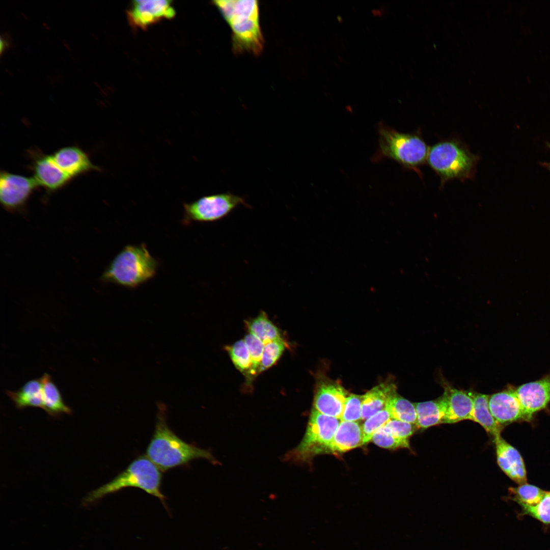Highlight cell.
<instances>
[{
    "instance_id": "30bf717a",
    "label": "cell",
    "mask_w": 550,
    "mask_h": 550,
    "mask_svg": "<svg viewBox=\"0 0 550 550\" xmlns=\"http://www.w3.org/2000/svg\"><path fill=\"white\" fill-rule=\"evenodd\" d=\"M176 14L172 1L141 0L133 1L127 15L130 24L145 30L164 19H172Z\"/></svg>"
},
{
    "instance_id": "2e32d148",
    "label": "cell",
    "mask_w": 550,
    "mask_h": 550,
    "mask_svg": "<svg viewBox=\"0 0 550 550\" xmlns=\"http://www.w3.org/2000/svg\"><path fill=\"white\" fill-rule=\"evenodd\" d=\"M496 445L497 462L501 470L512 480L526 483L527 474L523 459L519 452L501 436L493 439Z\"/></svg>"
},
{
    "instance_id": "7402d4cb",
    "label": "cell",
    "mask_w": 550,
    "mask_h": 550,
    "mask_svg": "<svg viewBox=\"0 0 550 550\" xmlns=\"http://www.w3.org/2000/svg\"><path fill=\"white\" fill-rule=\"evenodd\" d=\"M6 393L18 409L26 407L43 408L42 384L40 378L31 380L17 391H7Z\"/></svg>"
},
{
    "instance_id": "83f0119b",
    "label": "cell",
    "mask_w": 550,
    "mask_h": 550,
    "mask_svg": "<svg viewBox=\"0 0 550 550\" xmlns=\"http://www.w3.org/2000/svg\"><path fill=\"white\" fill-rule=\"evenodd\" d=\"M287 346V343L283 338L265 343L259 373L274 365L281 358Z\"/></svg>"
},
{
    "instance_id": "7c38bea8",
    "label": "cell",
    "mask_w": 550,
    "mask_h": 550,
    "mask_svg": "<svg viewBox=\"0 0 550 550\" xmlns=\"http://www.w3.org/2000/svg\"><path fill=\"white\" fill-rule=\"evenodd\" d=\"M515 391L530 421L533 414L544 408L550 402V374L539 380L520 386Z\"/></svg>"
},
{
    "instance_id": "5b68a950",
    "label": "cell",
    "mask_w": 550,
    "mask_h": 550,
    "mask_svg": "<svg viewBox=\"0 0 550 550\" xmlns=\"http://www.w3.org/2000/svg\"><path fill=\"white\" fill-rule=\"evenodd\" d=\"M378 132V148L373 158L375 161L391 159L417 171L427 160L429 148L419 134L401 132L382 123L379 125Z\"/></svg>"
},
{
    "instance_id": "ac0fdd59",
    "label": "cell",
    "mask_w": 550,
    "mask_h": 550,
    "mask_svg": "<svg viewBox=\"0 0 550 550\" xmlns=\"http://www.w3.org/2000/svg\"><path fill=\"white\" fill-rule=\"evenodd\" d=\"M364 436L358 421H341L329 444L328 453L338 455L363 445Z\"/></svg>"
},
{
    "instance_id": "9a60e30c",
    "label": "cell",
    "mask_w": 550,
    "mask_h": 550,
    "mask_svg": "<svg viewBox=\"0 0 550 550\" xmlns=\"http://www.w3.org/2000/svg\"><path fill=\"white\" fill-rule=\"evenodd\" d=\"M51 156L57 165L72 179L90 171L99 170L91 161L88 155L78 147L61 148Z\"/></svg>"
},
{
    "instance_id": "6da1fadb",
    "label": "cell",
    "mask_w": 550,
    "mask_h": 550,
    "mask_svg": "<svg viewBox=\"0 0 550 550\" xmlns=\"http://www.w3.org/2000/svg\"><path fill=\"white\" fill-rule=\"evenodd\" d=\"M157 409L155 428L146 456L160 471L166 472L199 458L216 463L210 451L185 442L169 427L164 404L158 403Z\"/></svg>"
},
{
    "instance_id": "52a82bcc",
    "label": "cell",
    "mask_w": 550,
    "mask_h": 550,
    "mask_svg": "<svg viewBox=\"0 0 550 550\" xmlns=\"http://www.w3.org/2000/svg\"><path fill=\"white\" fill-rule=\"evenodd\" d=\"M341 421L313 408L301 441L285 454L284 460L296 463H306L317 455L328 453L329 444Z\"/></svg>"
},
{
    "instance_id": "484cf974",
    "label": "cell",
    "mask_w": 550,
    "mask_h": 550,
    "mask_svg": "<svg viewBox=\"0 0 550 550\" xmlns=\"http://www.w3.org/2000/svg\"><path fill=\"white\" fill-rule=\"evenodd\" d=\"M509 497L519 504L533 506L539 503L545 495V491L531 484L524 483L509 489Z\"/></svg>"
},
{
    "instance_id": "d4e9b609",
    "label": "cell",
    "mask_w": 550,
    "mask_h": 550,
    "mask_svg": "<svg viewBox=\"0 0 550 550\" xmlns=\"http://www.w3.org/2000/svg\"><path fill=\"white\" fill-rule=\"evenodd\" d=\"M386 408L392 419L416 425L417 416L414 403L397 393L389 399Z\"/></svg>"
},
{
    "instance_id": "d6a6232c",
    "label": "cell",
    "mask_w": 550,
    "mask_h": 550,
    "mask_svg": "<svg viewBox=\"0 0 550 550\" xmlns=\"http://www.w3.org/2000/svg\"><path fill=\"white\" fill-rule=\"evenodd\" d=\"M363 397L362 395L353 394L348 396L341 421H358L361 420Z\"/></svg>"
},
{
    "instance_id": "e575fe53",
    "label": "cell",
    "mask_w": 550,
    "mask_h": 550,
    "mask_svg": "<svg viewBox=\"0 0 550 550\" xmlns=\"http://www.w3.org/2000/svg\"><path fill=\"white\" fill-rule=\"evenodd\" d=\"M12 46L11 37L8 33H5L1 36L0 52L1 56L6 50L12 47Z\"/></svg>"
},
{
    "instance_id": "3957f363",
    "label": "cell",
    "mask_w": 550,
    "mask_h": 550,
    "mask_svg": "<svg viewBox=\"0 0 550 550\" xmlns=\"http://www.w3.org/2000/svg\"><path fill=\"white\" fill-rule=\"evenodd\" d=\"M160 471L146 456H140L113 480L89 493L83 503L88 505L125 488L135 487L158 499L170 514L167 498L160 489L162 478Z\"/></svg>"
},
{
    "instance_id": "4fadbf2b",
    "label": "cell",
    "mask_w": 550,
    "mask_h": 550,
    "mask_svg": "<svg viewBox=\"0 0 550 550\" xmlns=\"http://www.w3.org/2000/svg\"><path fill=\"white\" fill-rule=\"evenodd\" d=\"M488 405L492 416L500 425L519 420L529 421L515 390L509 389L489 396Z\"/></svg>"
},
{
    "instance_id": "603a6c76",
    "label": "cell",
    "mask_w": 550,
    "mask_h": 550,
    "mask_svg": "<svg viewBox=\"0 0 550 550\" xmlns=\"http://www.w3.org/2000/svg\"><path fill=\"white\" fill-rule=\"evenodd\" d=\"M40 379L42 384L43 409L52 417L62 414H70L71 409L63 402L60 392L50 375L44 373Z\"/></svg>"
},
{
    "instance_id": "836d02e7",
    "label": "cell",
    "mask_w": 550,
    "mask_h": 550,
    "mask_svg": "<svg viewBox=\"0 0 550 550\" xmlns=\"http://www.w3.org/2000/svg\"><path fill=\"white\" fill-rule=\"evenodd\" d=\"M382 428L386 432L404 439H408L418 428L415 424L394 419L390 420Z\"/></svg>"
},
{
    "instance_id": "4dcf8cb0",
    "label": "cell",
    "mask_w": 550,
    "mask_h": 550,
    "mask_svg": "<svg viewBox=\"0 0 550 550\" xmlns=\"http://www.w3.org/2000/svg\"><path fill=\"white\" fill-rule=\"evenodd\" d=\"M522 513L530 515L545 524H550V491L537 504L530 506L519 504Z\"/></svg>"
},
{
    "instance_id": "8992f818",
    "label": "cell",
    "mask_w": 550,
    "mask_h": 550,
    "mask_svg": "<svg viewBox=\"0 0 550 550\" xmlns=\"http://www.w3.org/2000/svg\"><path fill=\"white\" fill-rule=\"evenodd\" d=\"M478 158L456 139L438 142L429 148L427 160L439 176L441 184L453 180L472 178Z\"/></svg>"
},
{
    "instance_id": "1f68e13d",
    "label": "cell",
    "mask_w": 550,
    "mask_h": 550,
    "mask_svg": "<svg viewBox=\"0 0 550 550\" xmlns=\"http://www.w3.org/2000/svg\"><path fill=\"white\" fill-rule=\"evenodd\" d=\"M371 441L378 446L389 449L409 448L408 439L397 437L380 427L373 435Z\"/></svg>"
},
{
    "instance_id": "ffe728a7",
    "label": "cell",
    "mask_w": 550,
    "mask_h": 550,
    "mask_svg": "<svg viewBox=\"0 0 550 550\" xmlns=\"http://www.w3.org/2000/svg\"><path fill=\"white\" fill-rule=\"evenodd\" d=\"M474 400L471 420L479 424L493 437L501 436L502 427L492 416L488 405L489 396L477 392H470Z\"/></svg>"
},
{
    "instance_id": "4316f807",
    "label": "cell",
    "mask_w": 550,
    "mask_h": 550,
    "mask_svg": "<svg viewBox=\"0 0 550 550\" xmlns=\"http://www.w3.org/2000/svg\"><path fill=\"white\" fill-rule=\"evenodd\" d=\"M226 350L235 367L249 378L251 369L250 353L244 340L226 347Z\"/></svg>"
},
{
    "instance_id": "e0dca14e",
    "label": "cell",
    "mask_w": 550,
    "mask_h": 550,
    "mask_svg": "<svg viewBox=\"0 0 550 550\" xmlns=\"http://www.w3.org/2000/svg\"><path fill=\"white\" fill-rule=\"evenodd\" d=\"M442 397L446 405V414L443 424H453L471 419L474 400L470 392H466L445 387Z\"/></svg>"
},
{
    "instance_id": "277c9868",
    "label": "cell",
    "mask_w": 550,
    "mask_h": 550,
    "mask_svg": "<svg viewBox=\"0 0 550 550\" xmlns=\"http://www.w3.org/2000/svg\"><path fill=\"white\" fill-rule=\"evenodd\" d=\"M157 267V261L146 244L127 245L107 266L101 279L105 283L133 288L153 278Z\"/></svg>"
},
{
    "instance_id": "9c48e42d",
    "label": "cell",
    "mask_w": 550,
    "mask_h": 550,
    "mask_svg": "<svg viewBox=\"0 0 550 550\" xmlns=\"http://www.w3.org/2000/svg\"><path fill=\"white\" fill-rule=\"evenodd\" d=\"M34 178L2 171L0 174V201L9 211L22 208L36 187Z\"/></svg>"
},
{
    "instance_id": "44dd1931",
    "label": "cell",
    "mask_w": 550,
    "mask_h": 550,
    "mask_svg": "<svg viewBox=\"0 0 550 550\" xmlns=\"http://www.w3.org/2000/svg\"><path fill=\"white\" fill-rule=\"evenodd\" d=\"M417 412L418 428L426 429L443 424L446 414V405L442 396L431 401L414 403Z\"/></svg>"
},
{
    "instance_id": "cb8c5ba5",
    "label": "cell",
    "mask_w": 550,
    "mask_h": 550,
    "mask_svg": "<svg viewBox=\"0 0 550 550\" xmlns=\"http://www.w3.org/2000/svg\"><path fill=\"white\" fill-rule=\"evenodd\" d=\"M245 324L249 333L258 338L264 344L282 338L280 330L263 311H261L257 317L246 321Z\"/></svg>"
},
{
    "instance_id": "f546056e",
    "label": "cell",
    "mask_w": 550,
    "mask_h": 550,
    "mask_svg": "<svg viewBox=\"0 0 550 550\" xmlns=\"http://www.w3.org/2000/svg\"><path fill=\"white\" fill-rule=\"evenodd\" d=\"M391 419L390 413L385 408L365 420L362 425L364 445L371 441L375 432Z\"/></svg>"
},
{
    "instance_id": "5bb4252c",
    "label": "cell",
    "mask_w": 550,
    "mask_h": 550,
    "mask_svg": "<svg viewBox=\"0 0 550 550\" xmlns=\"http://www.w3.org/2000/svg\"><path fill=\"white\" fill-rule=\"evenodd\" d=\"M32 166L33 177L39 186L50 191L61 188L72 179L57 165L51 154H37Z\"/></svg>"
},
{
    "instance_id": "ba28073f",
    "label": "cell",
    "mask_w": 550,
    "mask_h": 550,
    "mask_svg": "<svg viewBox=\"0 0 550 550\" xmlns=\"http://www.w3.org/2000/svg\"><path fill=\"white\" fill-rule=\"evenodd\" d=\"M240 205L248 204L243 197L230 192L204 196L183 204V223L215 222Z\"/></svg>"
},
{
    "instance_id": "7a4b0ae2",
    "label": "cell",
    "mask_w": 550,
    "mask_h": 550,
    "mask_svg": "<svg viewBox=\"0 0 550 550\" xmlns=\"http://www.w3.org/2000/svg\"><path fill=\"white\" fill-rule=\"evenodd\" d=\"M219 11L232 30L233 52L260 54L263 49L264 38L258 1L226 0L221 5Z\"/></svg>"
},
{
    "instance_id": "d6986e66",
    "label": "cell",
    "mask_w": 550,
    "mask_h": 550,
    "mask_svg": "<svg viewBox=\"0 0 550 550\" xmlns=\"http://www.w3.org/2000/svg\"><path fill=\"white\" fill-rule=\"evenodd\" d=\"M396 392L395 385L389 382L381 383L363 395L361 420H365L384 409L389 399Z\"/></svg>"
},
{
    "instance_id": "d590c367",
    "label": "cell",
    "mask_w": 550,
    "mask_h": 550,
    "mask_svg": "<svg viewBox=\"0 0 550 550\" xmlns=\"http://www.w3.org/2000/svg\"><path fill=\"white\" fill-rule=\"evenodd\" d=\"M547 147L550 149V143H547ZM543 164L550 171V163H544Z\"/></svg>"
},
{
    "instance_id": "f1b7e54d",
    "label": "cell",
    "mask_w": 550,
    "mask_h": 550,
    "mask_svg": "<svg viewBox=\"0 0 550 550\" xmlns=\"http://www.w3.org/2000/svg\"><path fill=\"white\" fill-rule=\"evenodd\" d=\"M243 340L248 349L251 360L252 366L249 378L250 380L259 373L264 344L258 338L250 333L245 336Z\"/></svg>"
},
{
    "instance_id": "8fae6325",
    "label": "cell",
    "mask_w": 550,
    "mask_h": 550,
    "mask_svg": "<svg viewBox=\"0 0 550 550\" xmlns=\"http://www.w3.org/2000/svg\"><path fill=\"white\" fill-rule=\"evenodd\" d=\"M348 396L347 391L338 382L322 379L316 388L314 408L323 415L340 419Z\"/></svg>"
}]
</instances>
